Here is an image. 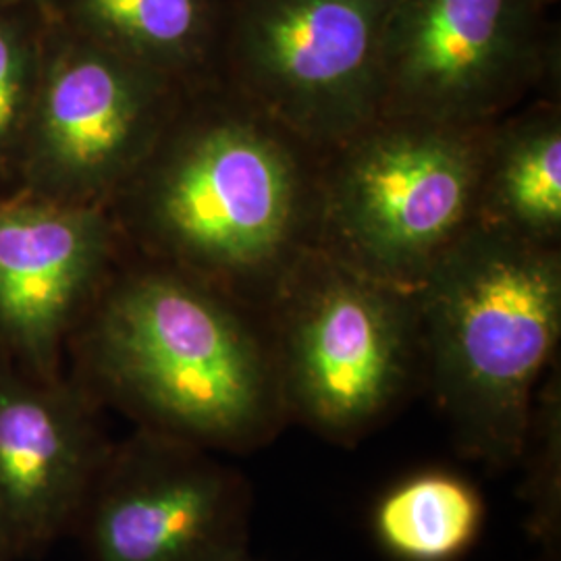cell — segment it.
<instances>
[{"label":"cell","mask_w":561,"mask_h":561,"mask_svg":"<svg viewBox=\"0 0 561 561\" xmlns=\"http://www.w3.org/2000/svg\"><path fill=\"white\" fill-rule=\"evenodd\" d=\"M321 161L217 78L185 90L106 208L152 261L266 314L317 245Z\"/></svg>","instance_id":"obj_1"},{"label":"cell","mask_w":561,"mask_h":561,"mask_svg":"<svg viewBox=\"0 0 561 561\" xmlns=\"http://www.w3.org/2000/svg\"><path fill=\"white\" fill-rule=\"evenodd\" d=\"M261 317L194 275L152 262L106 280L90 306L69 341L76 381L140 428L208 451L252 449L287 416L271 327Z\"/></svg>","instance_id":"obj_2"},{"label":"cell","mask_w":561,"mask_h":561,"mask_svg":"<svg viewBox=\"0 0 561 561\" xmlns=\"http://www.w3.org/2000/svg\"><path fill=\"white\" fill-rule=\"evenodd\" d=\"M422 370L461 449L520 461L561 335V248L472 225L414 291Z\"/></svg>","instance_id":"obj_3"},{"label":"cell","mask_w":561,"mask_h":561,"mask_svg":"<svg viewBox=\"0 0 561 561\" xmlns=\"http://www.w3.org/2000/svg\"><path fill=\"white\" fill-rule=\"evenodd\" d=\"M491 125L377 117L324 152L314 248L366 277L416 291L474 225Z\"/></svg>","instance_id":"obj_4"},{"label":"cell","mask_w":561,"mask_h":561,"mask_svg":"<svg viewBox=\"0 0 561 561\" xmlns=\"http://www.w3.org/2000/svg\"><path fill=\"white\" fill-rule=\"evenodd\" d=\"M285 414L333 442L368 433L422 368L414 291L308 250L266 312Z\"/></svg>","instance_id":"obj_5"},{"label":"cell","mask_w":561,"mask_h":561,"mask_svg":"<svg viewBox=\"0 0 561 561\" xmlns=\"http://www.w3.org/2000/svg\"><path fill=\"white\" fill-rule=\"evenodd\" d=\"M393 0H236L222 32L231 90L317 152L379 117Z\"/></svg>","instance_id":"obj_6"},{"label":"cell","mask_w":561,"mask_h":561,"mask_svg":"<svg viewBox=\"0 0 561 561\" xmlns=\"http://www.w3.org/2000/svg\"><path fill=\"white\" fill-rule=\"evenodd\" d=\"M187 85L73 30L42 50L23 131L27 194L108 206L175 115Z\"/></svg>","instance_id":"obj_7"},{"label":"cell","mask_w":561,"mask_h":561,"mask_svg":"<svg viewBox=\"0 0 561 561\" xmlns=\"http://www.w3.org/2000/svg\"><path fill=\"white\" fill-rule=\"evenodd\" d=\"M547 0H393L379 117L484 127L514 113L549 67Z\"/></svg>","instance_id":"obj_8"},{"label":"cell","mask_w":561,"mask_h":561,"mask_svg":"<svg viewBox=\"0 0 561 561\" xmlns=\"http://www.w3.org/2000/svg\"><path fill=\"white\" fill-rule=\"evenodd\" d=\"M73 533L85 561H245L248 495L208 449L138 426L111 445Z\"/></svg>","instance_id":"obj_9"},{"label":"cell","mask_w":561,"mask_h":561,"mask_svg":"<svg viewBox=\"0 0 561 561\" xmlns=\"http://www.w3.org/2000/svg\"><path fill=\"white\" fill-rule=\"evenodd\" d=\"M76 379L0 370V551L38 560L71 535L113 442Z\"/></svg>","instance_id":"obj_10"},{"label":"cell","mask_w":561,"mask_h":561,"mask_svg":"<svg viewBox=\"0 0 561 561\" xmlns=\"http://www.w3.org/2000/svg\"><path fill=\"white\" fill-rule=\"evenodd\" d=\"M108 208L25 194L0 201V343L15 368L57 379L62 354L108 280Z\"/></svg>","instance_id":"obj_11"},{"label":"cell","mask_w":561,"mask_h":561,"mask_svg":"<svg viewBox=\"0 0 561 561\" xmlns=\"http://www.w3.org/2000/svg\"><path fill=\"white\" fill-rule=\"evenodd\" d=\"M474 225L561 248V113L535 104L495 121L484 140Z\"/></svg>","instance_id":"obj_12"},{"label":"cell","mask_w":561,"mask_h":561,"mask_svg":"<svg viewBox=\"0 0 561 561\" xmlns=\"http://www.w3.org/2000/svg\"><path fill=\"white\" fill-rule=\"evenodd\" d=\"M69 30L181 81L217 80L222 34L213 0H67Z\"/></svg>","instance_id":"obj_13"},{"label":"cell","mask_w":561,"mask_h":561,"mask_svg":"<svg viewBox=\"0 0 561 561\" xmlns=\"http://www.w3.org/2000/svg\"><path fill=\"white\" fill-rule=\"evenodd\" d=\"M481 524L479 493L445 472L401 482L375 512L377 539L403 561H454L474 542Z\"/></svg>","instance_id":"obj_14"},{"label":"cell","mask_w":561,"mask_h":561,"mask_svg":"<svg viewBox=\"0 0 561 561\" xmlns=\"http://www.w3.org/2000/svg\"><path fill=\"white\" fill-rule=\"evenodd\" d=\"M530 456L528 502L533 528L545 541L560 530L561 393L560 377L545 375L528 424L522 458Z\"/></svg>","instance_id":"obj_15"},{"label":"cell","mask_w":561,"mask_h":561,"mask_svg":"<svg viewBox=\"0 0 561 561\" xmlns=\"http://www.w3.org/2000/svg\"><path fill=\"white\" fill-rule=\"evenodd\" d=\"M42 50L21 21L0 15V159L20 154L41 80Z\"/></svg>","instance_id":"obj_16"},{"label":"cell","mask_w":561,"mask_h":561,"mask_svg":"<svg viewBox=\"0 0 561 561\" xmlns=\"http://www.w3.org/2000/svg\"><path fill=\"white\" fill-rule=\"evenodd\" d=\"M13 366V362L9 358V354L4 352V347H2V343H0V370H7V368H11Z\"/></svg>","instance_id":"obj_17"},{"label":"cell","mask_w":561,"mask_h":561,"mask_svg":"<svg viewBox=\"0 0 561 561\" xmlns=\"http://www.w3.org/2000/svg\"><path fill=\"white\" fill-rule=\"evenodd\" d=\"M0 561H13V560H11V558H7V556H4V553H2V551H0Z\"/></svg>","instance_id":"obj_18"},{"label":"cell","mask_w":561,"mask_h":561,"mask_svg":"<svg viewBox=\"0 0 561 561\" xmlns=\"http://www.w3.org/2000/svg\"><path fill=\"white\" fill-rule=\"evenodd\" d=\"M0 2H13V0H0Z\"/></svg>","instance_id":"obj_19"}]
</instances>
